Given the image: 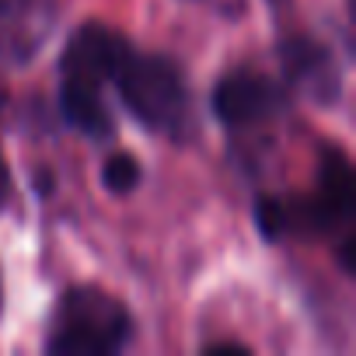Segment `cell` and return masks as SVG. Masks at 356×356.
<instances>
[{"label":"cell","instance_id":"1","mask_svg":"<svg viewBox=\"0 0 356 356\" xmlns=\"http://www.w3.org/2000/svg\"><path fill=\"white\" fill-rule=\"evenodd\" d=\"M129 53V42L102 25V22H88L81 25L60 60V108L67 115L70 126H77L81 133L105 140L112 136V115L105 105V84H112L115 67L122 63V56Z\"/></svg>","mask_w":356,"mask_h":356},{"label":"cell","instance_id":"2","mask_svg":"<svg viewBox=\"0 0 356 356\" xmlns=\"http://www.w3.org/2000/svg\"><path fill=\"white\" fill-rule=\"evenodd\" d=\"M133 335V318L112 293L98 286H70L49 325L46 353L53 356H112Z\"/></svg>","mask_w":356,"mask_h":356},{"label":"cell","instance_id":"3","mask_svg":"<svg viewBox=\"0 0 356 356\" xmlns=\"http://www.w3.org/2000/svg\"><path fill=\"white\" fill-rule=\"evenodd\" d=\"M122 105L154 133L178 136L189 126V88L182 67L168 56H147L129 46L112 77Z\"/></svg>","mask_w":356,"mask_h":356},{"label":"cell","instance_id":"4","mask_svg":"<svg viewBox=\"0 0 356 356\" xmlns=\"http://www.w3.org/2000/svg\"><path fill=\"white\" fill-rule=\"evenodd\" d=\"M60 22V0H0V63L22 67L39 56Z\"/></svg>","mask_w":356,"mask_h":356},{"label":"cell","instance_id":"5","mask_svg":"<svg viewBox=\"0 0 356 356\" xmlns=\"http://www.w3.org/2000/svg\"><path fill=\"white\" fill-rule=\"evenodd\" d=\"M280 108H283V91L266 74H255V70L227 74L213 91V112L231 129L266 122Z\"/></svg>","mask_w":356,"mask_h":356},{"label":"cell","instance_id":"6","mask_svg":"<svg viewBox=\"0 0 356 356\" xmlns=\"http://www.w3.org/2000/svg\"><path fill=\"white\" fill-rule=\"evenodd\" d=\"M283 70H286L290 84L304 88L318 102H328L339 91V70H335V63H332V56L321 42L286 39L283 42Z\"/></svg>","mask_w":356,"mask_h":356},{"label":"cell","instance_id":"7","mask_svg":"<svg viewBox=\"0 0 356 356\" xmlns=\"http://www.w3.org/2000/svg\"><path fill=\"white\" fill-rule=\"evenodd\" d=\"M102 182L105 189L112 193H129L136 182H140V164L133 154H112L105 161V171H102Z\"/></svg>","mask_w":356,"mask_h":356},{"label":"cell","instance_id":"8","mask_svg":"<svg viewBox=\"0 0 356 356\" xmlns=\"http://www.w3.org/2000/svg\"><path fill=\"white\" fill-rule=\"evenodd\" d=\"M8 196H11V171L4 164V154H0V207L8 203Z\"/></svg>","mask_w":356,"mask_h":356},{"label":"cell","instance_id":"9","mask_svg":"<svg viewBox=\"0 0 356 356\" xmlns=\"http://www.w3.org/2000/svg\"><path fill=\"white\" fill-rule=\"evenodd\" d=\"M0 307H4V283H0Z\"/></svg>","mask_w":356,"mask_h":356}]
</instances>
